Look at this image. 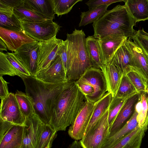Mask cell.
Returning a JSON list of instances; mask_svg holds the SVG:
<instances>
[{
	"label": "cell",
	"instance_id": "cell-17",
	"mask_svg": "<svg viewBox=\"0 0 148 148\" xmlns=\"http://www.w3.org/2000/svg\"><path fill=\"white\" fill-rule=\"evenodd\" d=\"M129 38L126 40L133 60L134 68L141 76L148 86V56Z\"/></svg>",
	"mask_w": 148,
	"mask_h": 148
},
{
	"label": "cell",
	"instance_id": "cell-27",
	"mask_svg": "<svg viewBox=\"0 0 148 148\" xmlns=\"http://www.w3.org/2000/svg\"><path fill=\"white\" fill-rule=\"evenodd\" d=\"M109 6L102 5L82 12L79 27L85 26L96 21L106 12Z\"/></svg>",
	"mask_w": 148,
	"mask_h": 148
},
{
	"label": "cell",
	"instance_id": "cell-43",
	"mask_svg": "<svg viewBox=\"0 0 148 148\" xmlns=\"http://www.w3.org/2000/svg\"><path fill=\"white\" fill-rule=\"evenodd\" d=\"M13 125L12 123L5 121L0 119V140Z\"/></svg>",
	"mask_w": 148,
	"mask_h": 148
},
{
	"label": "cell",
	"instance_id": "cell-19",
	"mask_svg": "<svg viewBox=\"0 0 148 148\" xmlns=\"http://www.w3.org/2000/svg\"><path fill=\"white\" fill-rule=\"evenodd\" d=\"M138 114V112L135 109L133 115L125 125L116 132L108 135L101 148H112L136 129L138 126L137 119Z\"/></svg>",
	"mask_w": 148,
	"mask_h": 148
},
{
	"label": "cell",
	"instance_id": "cell-39",
	"mask_svg": "<svg viewBox=\"0 0 148 148\" xmlns=\"http://www.w3.org/2000/svg\"><path fill=\"white\" fill-rule=\"evenodd\" d=\"M130 39H132L133 42L148 56V33L143 28L135 31Z\"/></svg>",
	"mask_w": 148,
	"mask_h": 148
},
{
	"label": "cell",
	"instance_id": "cell-8",
	"mask_svg": "<svg viewBox=\"0 0 148 148\" xmlns=\"http://www.w3.org/2000/svg\"><path fill=\"white\" fill-rule=\"evenodd\" d=\"M0 119L15 125H24L26 118L14 93L10 92L6 97L1 100Z\"/></svg>",
	"mask_w": 148,
	"mask_h": 148
},
{
	"label": "cell",
	"instance_id": "cell-15",
	"mask_svg": "<svg viewBox=\"0 0 148 148\" xmlns=\"http://www.w3.org/2000/svg\"><path fill=\"white\" fill-rule=\"evenodd\" d=\"M127 38L112 35L98 39L101 62L102 65L109 62L117 49Z\"/></svg>",
	"mask_w": 148,
	"mask_h": 148
},
{
	"label": "cell",
	"instance_id": "cell-16",
	"mask_svg": "<svg viewBox=\"0 0 148 148\" xmlns=\"http://www.w3.org/2000/svg\"><path fill=\"white\" fill-rule=\"evenodd\" d=\"M0 38L5 43L8 49L15 52L22 46L36 42L23 31H14L0 27Z\"/></svg>",
	"mask_w": 148,
	"mask_h": 148
},
{
	"label": "cell",
	"instance_id": "cell-1",
	"mask_svg": "<svg viewBox=\"0 0 148 148\" xmlns=\"http://www.w3.org/2000/svg\"><path fill=\"white\" fill-rule=\"evenodd\" d=\"M85 101L84 95L75 81H69L53 108L49 125L57 132L65 131L72 124Z\"/></svg>",
	"mask_w": 148,
	"mask_h": 148
},
{
	"label": "cell",
	"instance_id": "cell-29",
	"mask_svg": "<svg viewBox=\"0 0 148 148\" xmlns=\"http://www.w3.org/2000/svg\"><path fill=\"white\" fill-rule=\"evenodd\" d=\"M15 95L21 110L25 118L36 114L33 103L29 97L26 93L17 90Z\"/></svg>",
	"mask_w": 148,
	"mask_h": 148
},
{
	"label": "cell",
	"instance_id": "cell-10",
	"mask_svg": "<svg viewBox=\"0 0 148 148\" xmlns=\"http://www.w3.org/2000/svg\"><path fill=\"white\" fill-rule=\"evenodd\" d=\"M95 107V104L85 101L84 105L72 124L68 134L75 140H80L84 135L90 120Z\"/></svg>",
	"mask_w": 148,
	"mask_h": 148
},
{
	"label": "cell",
	"instance_id": "cell-14",
	"mask_svg": "<svg viewBox=\"0 0 148 148\" xmlns=\"http://www.w3.org/2000/svg\"><path fill=\"white\" fill-rule=\"evenodd\" d=\"M140 97V93L137 92L127 99L110 127L108 135L114 134L119 130L130 120L135 112L136 105Z\"/></svg>",
	"mask_w": 148,
	"mask_h": 148
},
{
	"label": "cell",
	"instance_id": "cell-4",
	"mask_svg": "<svg viewBox=\"0 0 148 148\" xmlns=\"http://www.w3.org/2000/svg\"><path fill=\"white\" fill-rule=\"evenodd\" d=\"M65 40L67 56L66 77L69 81H76L88 69L92 67L86 47V35L82 29L75 28L67 34Z\"/></svg>",
	"mask_w": 148,
	"mask_h": 148
},
{
	"label": "cell",
	"instance_id": "cell-18",
	"mask_svg": "<svg viewBox=\"0 0 148 148\" xmlns=\"http://www.w3.org/2000/svg\"><path fill=\"white\" fill-rule=\"evenodd\" d=\"M100 69L106 79L108 92L110 93L114 97L118 90L123 73L111 61L106 64L103 65Z\"/></svg>",
	"mask_w": 148,
	"mask_h": 148
},
{
	"label": "cell",
	"instance_id": "cell-6",
	"mask_svg": "<svg viewBox=\"0 0 148 148\" xmlns=\"http://www.w3.org/2000/svg\"><path fill=\"white\" fill-rule=\"evenodd\" d=\"M19 21L24 33L38 42L48 40L56 36L61 27L51 20L37 22Z\"/></svg>",
	"mask_w": 148,
	"mask_h": 148
},
{
	"label": "cell",
	"instance_id": "cell-13",
	"mask_svg": "<svg viewBox=\"0 0 148 148\" xmlns=\"http://www.w3.org/2000/svg\"><path fill=\"white\" fill-rule=\"evenodd\" d=\"M44 124L36 114L26 118L21 148H37Z\"/></svg>",
	"mask_w": 148,
	"mask_h": 148
},
{
	"label": "cell",
	"instance_id": "cell-47",
	"mask_svg": "<svg viewBox=\"0 0 148 148\" xmlns=\"http://www.w3.org/2000/svg\"></svg>",
	"mask_w": 148,
	"mask_h": 148
},
{
	"label": "cell",
	"instance_id": "cell-26",
	"mask_svg": "<svg viewBox=\"0 0 148 148\" xmlns=\"http://www.w3.org/2000/svg\"><path fill=\"white\" fill-rule=\"evenodd\" d=\"M86 45L92 67L100 69L103 65L101 62L98 38L93 35L88 36L86 39Z\"/></svg>",
	"mask_w": 148,
	"mask_h": 148
},
{
	"label": "cell",
	"instance_id": "cell-46",
	"mask_svg": "<svg viewBox=\"0 0 148 148\" xmlns=\"http://www.w3.org/2000/svg\"><path fill=\"white\" fill-rule=\"evenodd\" d=\"M147 94L148 95V86L147 87Z\"/></svg>",
	"mask_w": 148,
	"mask_h": 148
},
{
	"label": "cell",
	"instance_id": "cell-33",
	"mask_svg": "<svg viewBox=\"0 0 148 148\" xmlns=\"http://www.w3.org/2000/svg\"><path fill=\"white\" fill-rule=\"evenodd\" d=\"M131 96L124 98L113 97L108 109V122L110 127L113 123L127 99Z\"/></svg>",
	"mask_w": 148,
	"mask_h": 148
},
{
	"label": "cell",
	"instance_id": "cell-9",
	"mask_svg": "<svg viewBox=\"0 0 148 148\" xmlns=\"http://www.w3.org/2000/svg\"><path fill=\"white\" fill-rule=\"evenodd\" d=\"M38 42L25 45L17 49L13 54L18 62L35 77L38 71L37 58Z\"/></svg>",
	"mask_w": 148,
	"mask_h": 148
},
{
	"label": "cell",
	"instance_id": "cell-12",
	"mask_svg": "<svg viewBox=\"0 0 148 148\" xmlns=\"http://www.w3.org/2000/svg\"><path fill=\"white\" fill-rule=\"evenodd\" d=\"M45 83L56 84L69 81L60 57L57 56L47 68L38 71L35 77Z\"/></svg>",
	"mask_w": 148,
	"mask_h": 148
},
{
	"label": "cell",
	"instance_id": "cell-36",
	"mask_svg": "<svg viewBox=\"0 0 148 148\" xmlns=\"http://www.w3.org/2000/svg\"><path fill=\"white\" fill-rule=\"evenodd\" d=\"M137 92L140 93L147 92V83L140 74L136 71L133 70L126 74Z\"/></svg>",
	"mask_w": 148,
	"mask_h": 148
},
{
	"label": "cell",
	"instance_id": "cell-42",
	"mask_svg": "<svg viewBox=\"0 0 148 148\" xmlns=\"http://www.w3.org/2000/svg\"><path fill=\"white\" fill-rule=\"evenodd\" d=\"M0 98L2 99L9 94L8 84L9 83L5 81L2 76H0Z\"/></svg>",
	"mask_w": 148,
	"mask_h": 148
},
{
	"label": "cell",
	"instance_id": "cell-37",
	"mask_svg": "<svg viewBox=\"0 0 148 148\" xmlns=\"http://www.w3.org/2000/svg\"><path fill=\"white\" fill-rule=\"evenodd\" d=\"M5 75L21 77L20 74L7 59L5 53L0 52V76Z\"/></svg>",
	"mask_w": 148,
	"mask_h": 148
},
{
	"label": "cell",
	"instance_id": "cell-45",
	"mask_svg": "<svg viewBox=\"0 0 148 148\" xmlns=\"http://www.w3.org/2000/svg\"><path fill=\"white\" fill-rule=\"evenodd\" d=\"M8 48L3 41L0 39V52H3V51H7Z\"/></svg>",
	"mask_w": 148,
	"mask_h": 148
},
{
	"label": "cell",
	"instance_id": "cell-25",
	"mask_svg": "<svg viewBox=\"0 0 148 148\" xmlns=\"http://www.w3.org/2000/svg\"><path fill=\"white\" fill-rule=\"evenodd\" d=\"M112 98V95L107 92L102 98L94 103L93 112L85 133L97 123L108 109Z\"/></svg>",
	"mask_w": 148,
	"mask_h": 148
},
{
	"label": "cell",
	"instance_id": "cell-5",
	"mask_svg": "<svg viewBox=\"0 0 148 148\" xmlns=\"http://www.w3.org/2000/svg\"><path fill=\"white\" fill-rule=\"evenodd\" d=\"M75 83L86 101L93 103L108 92L106 79L100 69L92 67L88 69Z\"/></svg>",
	"mask_w": 148,
	"mask_h": 148
},
{
	"label": "cell",
	"instance_id": "cell-35",
	"mask_svg": "<svg viewBox=\"0 0 148 148\" xmlns=\"http://www.w3.org/2000/svg\"><path fill=\"white\" fill-rule=\"evenodd\" d=\"M0 27L11 30L23 31L20 21L14 14L10 16L0 13Z\"/></svg>",
	"mask_w": 148,
	"mask_h": 148
},
{
	"label": "cell",
	"instance_id": "cell-31",
	"mask_svg": "<svg viewBox=\"0 0 148 148\" xmlns=\"http://www.w3.org/2000/svg\"><path fill=\"white\" fill-rule=\"evenodd\" d=\"M14 14L19 21L37 22L47 20L23 6L14 8Z\"/></svg>",
	"mask_w": 148,
	"mask_h": 148
},
{
	"label": "cell",
	"instance_id": "cell-38",
	"mask_svg": "<svg viewBox=\"0 0 148 148\" xmlns=\"http://www.w3.org/2000/svg\"><path fill=\"white\" fill-rule=\"evenodd\" d=\"M24 0H0V13L11 16L14 9L23 6Z\"/></svg>",
	"mask_w": 148,
	"mask_h": 148
},
{
	"label": "cell",
	"instance_id": "cell-30",
	"mask_svg": "<svg viewBox=\"0 0 148 148\" xmlns=\"http://www.w3.org/2000/svg\"><path fill=\"white\" fill-rule=\"evenodd\" d=\"M56 133L49 125L44 124L38 139L37 148H51Z\"/></svg>",
	"mask_w": 148,
	"mask_h": 148
},
{
	"label": "cell",
	"instance_id": "cell-41",
	"mask_svg": "<svg viewBox=\"0 0 148 148\" xmlns=\"http://www.w3.org/2000/svg\"><path fill=\"white\" fill-rule=\"evenodd\" d=\"M123 1V0H90L86 3L89 10L103 5H110L118 2Z\"/></svg>",
	"mask_w": 148,
	"mask_h": 148
},
{
	"label": "cell",
	"instance_id": "cell-32",
	"mask_svg": "<svg viewBox=\"0 0 148 148\" xmlns=\"http://www.w3.org/2000/svg\"><path fill=\"white\" fill-rule=\"evenodd\" d=\"M136 90L125 74H123L116 97L124 98L132 96L137 93Z\"/></svg>",
	"mask_w": 148,
	"mask_h": 148
},
{
	"label": "cell",
	"instance_id": "cell-21",
	"mask_svg": "<svg viewBox=\"0 0 148 148\" xmlns=\"http://www.w3.org/2000/svg\"><path fill=\"white\" fill-rule=\"evenodd\" d=\"M23 6L47 20L55 18L52 0H24Z\"/></svg>",
	"mask_w": 148,
	"mask_h": 148
},
{
	"label": "cell",
	"instance_id": "cell-11",
	"mask_svg": "<svg viewBox=\"0 0 148 148\" xmlns=\"http://www.w3.org/2000/svg\"><path fill=\"white\" fill-rule=\"evenodd\" d=\"M61 41L56 36L48 40L38 42L37 72L48 67L58 56V52Z\"/></svg>",
	"mask_w": 148,
	"mask_h": 148
},
{
	"label": "cell",
	"instance_id": "cell-40",
	"mask_svg": "<svg viewBox=\"0 0 148 148\" xmlns=\"http://www.w3.org/2000/svg\"><path fill=\"white\" fill-rule=\"evenodd\" d=\"M5 53L7 59L21 75L31 76L30 73L21 65L14 56L13 53L7 52Z\"/></svg>",
	"mask_w": 148,
	"mask_h": 148
},
{
	"label": "cell",
	"instance_id": "cell-7",
	"mask_svg": "<svg viewBox=\"0 0 148 148\" xmlns=\"http://www.w3.org/2000/svg\"><path fill=\"white\" fill-rule=\"evenodd\" d=\"M109 109V108H108ZM108 109L79 142L82 148H101L109 134Z\"/></svg>",
	"mask_w": 148,
	"mask_h": 148
},
{
	"label": "cell",
	"instance_id": "cell-44",
	"mask_svg": "<svg viewBox=\"0 0 148 148\" xmlns=\"http://www.w3.org/2000/svg\"><path fill=\"white\" fill-rule=\"evenodd\" d=\"M68 148H82L79 141L75 140L69 145Z\"/></svg>",
	"mask_w": 148,
	"mask_h": 148
},
{
	"label": "cell",
	"instance_id": "cell-22",
	"mask_svg": "<svg viewBox=\"0 0 148 148\" xmlns=\"http://www.w3.org/2000/svg\"><path fill=\"white\" fill-rule=\"evenodd\" d=\"M24 125H13L0 140V148H21Z\"/></svg>",
	"mask_w": 148,
	"mask_h": 148
},
{
	"label": "cell",
	"instance_id": "cell-2",
	"mask_svg": "<svg viewBox=\"0 0 148 148\" xmlns=\"http://www.w3.org/2000/svg\"><path fill=\"white\" fill-rule=\"evenodd\" d=\"M27 95L31 99L35 114L46 125H49L53 108L67 82L45 83L32 76L21 77Z\"/></svg>",
	"mask_w": 148,
	"mask_h": 148
},
{
	"label": "cell",
	"instance_id": "cell-28",
	"mask_svg": "<svg viewBox=\"0 0 148 148\" xmlns=\"http://www.w3.org/2000/svg\"><path fill=\"white\" fill-rule=\"evenodd\" d=\"M136 110L138 113L137 119L139 126L148 125V97L147 92L140 93V99L136 105Z\"/></svg>",
	"mask_w": 148,
	"mask_h": 148
},
{
	"label": "cell",
	"instance_id": "cell-34",
	"mask_svg": "<svg viewBox=\"0 0 148 148\" xmlns=\"http://www.w3.org/2000/svg\"><path fill=\"white\" fill-rule=\"evenodd\" d=\"M54 11L58 16L69 12L73 6L82 0H52Z\"/></svg>",
	"mask_w": 148,
	"mask_h": 148
},
{
	"label": "cell",
	"instance_id": "cell-20",
	"mask_svg": "<svg viewBox=\"0 0 148 148\" xmlns=\"http://www.w3.org/2000/svg\"><path fill=\"white\" fill-rule=\"evenodd\" d=\"M126 39L117 49L111 60L125 74L134 70L132 57L126 44Z\"/></svg>",
	"mask_w": 148,
	"mask_h": 148
},
{
	"label": "cell",
	"instance_id": "cell-23",
	"mask_svg": "<svg viewBox=\"0 0 148 148\" xmlns=\"http://www.w3.org/2000/svg\"><path fill=\"white\" fill-rule=\"evenodd\" d=\"M148 125L138 126L129 134L124 137L112 148H140Z\"/></svg>",
	"mask_w": 148,
	"mask_h": 148
},
{
	"label": "cell",
	"instance_id": "cell-24",
	"mask_svg": "<svg viewBox=\"0 0 148 148\" xmlns=\"http://www.w3.org/2000/svg\"><path fill=\"white\" fill-rule=\"evenodd\" d=\"M136 22L148 19V0H123Z\"/></svg>",
	"mask_w": 148,
	"mask_h": 148
},
{
	"label": "cell",
	"instance_id": "cell-3",
	"mask_svg": "<svg viewBox=\"0 0 148 148\" xmlns=\"http://www.w3.org/2000/svg\"><path fill=\"white\" fill-rule=\"evenodd\" d=\"M136 23L127 6L118 5L93 23V36L98 39L112 35L130 38L135 33L133 27Z\"/></svg>",
	"mask_w": 148,
	"mask_h": 148
}]
</instances>
